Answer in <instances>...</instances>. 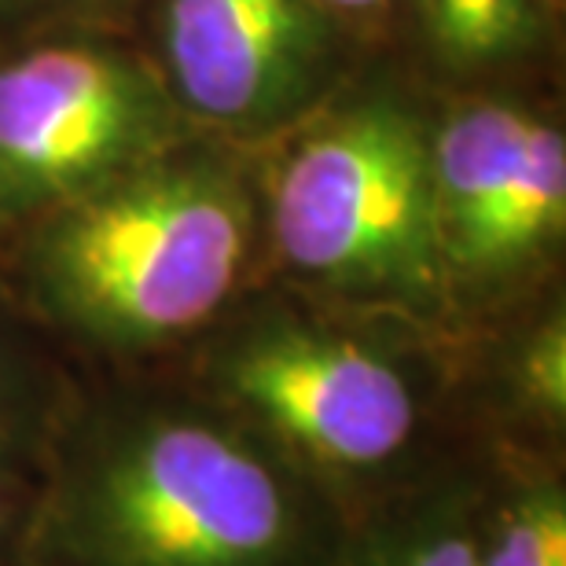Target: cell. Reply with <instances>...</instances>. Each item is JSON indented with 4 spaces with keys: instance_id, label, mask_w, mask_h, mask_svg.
I'll return each mask as SVG.
<instances>
[{
    "instance_id": "obj_1",
    "label": "cell",
    "mask_w": 566,
    "mask_h": 566,
    "mask_svg": "<svg viewBox=\"0 0 566 566\" xmlns=\"http://www.w3.org/2000/svg\"><path fill=\"white\" fill-rule=\"evenodd\" d=\"M346 526L191 382L71 394L38 457L30 566H324Z\"/></svg>"
},
{
    "instance_id": "obj_2",
    "label": "cell",
    "mask_w": 566,
    "mask_h": 566,
    "mask_svg": "<svg viewBox=\"0 0 566 566\" xmlns=\"http://www.w3.org/2000/svg\"><path fill=\"white\" fill-rule=\"evenodd\" d=\"M305 305H232L191 349L188 382L265 438L346 523L471 452L446 365L405 316L305 291Z\"/></svg>"
},
{
    "instance_id": "obj_3",
    "label": "cell",
    "mask_w": 566,
    "mask_h": 566,
    "mask_svg": "<svg viewBox=\"0 0 566 566\" xmlns=\"http://www.w3.org/2000/svg\"><path fill=\"white\" fill-rule=\"evenodd\" d=\"M254 273V213L235 180L158 169L63 202L27 258L44 324L111 360L196 346Z\"/></svg>"
},
{
    "instance_id": "obj_4",
    "label": "cell",
    "mask_w": 566,
    "mask_h": 566,
    "mask_svg": "<svg viewBox=\"0 0 566 566\" xmlns=\"http://www.w3.org/2000/svg\"><path fill=\"white\" fill-rule=\"evenodd\" d=\"M269 247L294 287L452 332L430 144L398 107L349 111L280 166Z\"/></svg>"
},
{
    "instance_id": "obj_5",
    "label": "cell",
    "mask_w": 566,
    "mask_h": 566,
    "mask_svg": "<svg viewBox=\"0 0 566 566\" xmlns=\"http://www.w3.org/2000/svg\"><path fill=\"white\" fill-rule=\"evenodd\" d=\"M166 99L118 55L55 44L0 66V213L71 202L163 140Z\"/></svg>"
},
{
    "instance_id": "obj_6",
    "label": "cell",
    "mask_w": 566,
    "mask_h": 566,
    "mask_svg": "<svg viewBox=\"0 0 566 566\" xmlns=\"http://www.w3.org/2000/svg\"><path fill=\"white\" fill-rule=\"evenodd\" d=\"M166 52L191 111L265 122L310 88L324 27L313 0H174Z\"/></svg>"
},
{
    "instance_id": "obj_7",
    "label": "cell",
    "mask_w": 566,
    "mask_h": 566,
    "mask_svg": "<svg viewBox=\"0 0 566 566\" xmlns=\"http://www.w3.org/2000/svg\"><path fill=\"white\" fill-rule=\"evenodd\" d=\"M474 566H566L563 449L474 441Z\"/></svg>"
},
{
    "instance_id": "obj_8",
    "label": "cell",
    "mask_w": 566,
    "mask_h": 566,
    "mask_svg": "<svg viewBox=\"0 0 566 566\" xmlns=\"http://www.w3.org/2000/svg\"><path fill=\"white\" fill-rule=\"evenodd\" d=\"M474 452L346 526L324 566H474Z\"/></svg>"
},
{
    "instance_id": "obj_9",
    "label": "cell",
    "mask_w": 566,
    "mask_h": 566,
    "mask_svg": "<svg viewBox=\"0 0 566 566\" xmlns=\"http://www.w3.org/2000/svg\"><path fill=\"white\" fill-rule=\"evenodd\" d=\"M530 118L504 104H482L460 111L441 129L430 147L434 169V199L441 224V258H446V283L452 280L493 221L507 177L523 155Z\"/></svg>"
},
{
    "instance_id": "obj_10",
    "label": "cell",
    "mask_w": 566,
    "mask_h": 566,
    "mask_svg": "<svg viewBox=\"0 0 566 566\" xmlns=\"http://www.w3.org/2000/svg\"><path fill=\"white\" fill-rule=\"evenodd\" d=\"M441 49L460 63H490L530 38V0H427Z\"/></svg>"
},
{
    "instance_id": "obj_11",
    "label": "cell",
    "mask_w": 566,
    "mask_h": 566,
    "mask_svg": "<svg viewBox=\"0 0 566 566\" xmlns=\"http://www.w3.org/2000/svg\"><path fill=\"white\" fill-rule=\"evenodd\" d=\"M66 401L71 394L44 387L0 327V449L38 460Z\"/></svg>"
},
{
    "instance_id": "obj_12",
    "label": "cell",
    "mask_w": 566,
    "mask_h": 566,
    "mask_svg": "<svg viewBox=\"0 0 566 566\" xmlns=\"http://www.w3.org/2000/svg\"><path fill=\"white\" fill-rule=\"evenodd\" d=\"M38 460L0 449V566H30Z\"/></svg>"
},
{
    "instance_id": "obj_13",
    "label": "cell",
    "mask_w": 566,
    "mask_h": 566,
    "mask_svg": "<svg viewBox=\"0 0 566 566\" xmlns=\"http://www.w3.org/2000/svg\"><path fill=\"white\" fill-rule=\"evenodd\" d=\"M313 4H327V8H343V11H371L387 0H313Z\"/></svg>"
}]
</instances>
